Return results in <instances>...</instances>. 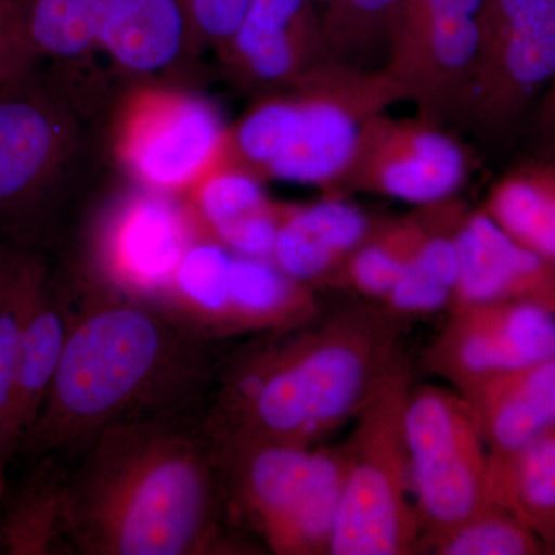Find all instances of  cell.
<instances>
[{
    "label": "cell",
    "instance_id": "cell-1",
    "mask_svg": "<svg viewBox=\"0 0 555 555\" xmlns=\"http://www.w3.org/2000/svg\"><path fill=\"white\" fill-rule=\"evenodd\" d=\"M68 327L60 367L17 455L67 462L119 423L189 411L218 364L196 337L147 299L68 270L56 280Z\"/></svg>",
    "mask_w": 555,
    "mask_h": 555
},
{
    "label": "cell",
    "instance_id": "cell-2",
    "mask_svg": "<svg viewBox=\"0 0 555 555\" xmlns=\"http://www.w3.org/2000/svg\"><path fill=\"white\" fill-rule=\"evenodd\" d=\"M67 469V553L208 555L235 550L214 443L201 412H170L102 430Z\"/></svg>",
    "mask_w": 555,
    "mask_h": 555
},
{
    "label": "cell",
    "instance_id": "cell-3",
    "mask_svg": "<svg viewBox=\"0 0 555 555\" xmlns=\"http://www.w3.org/2000/svg\"><path fill=\"white\" fill-rule=\"evenodd\" d=\"M386 308H353L219 363L201 422L214 443L317 447L357 418L404 360ZM208 389V390H210Z\"/></svg>",
    "mask_w": 555,
    "mask_h": 555
},
{
    "label": "cell",
    "instance_id": "cell-4",
    "mask_svg": "<svg viewBox=\"0 0 555 555\" xmlns=\"http://www.w3.org/2000/svg\"><path fill=\"white\" fill-rule=\"evenodd\" d=\"M35 67L0 80V247L35 251L54 238L91 152L96 98Z\"/></svg>",
    "mask_w": 555,
    "mask_h": 555
},
{
    "label": "cell",
    "instance_id": "cell-5",
    "mask_svg": "<svg viewBox=\"0 0 555 555\" xmlns=\"http://www.w3.org/2000/svg\"><path fill=\"white\" fill-rule=\"evenodd\" d=\"M403 101L406 94L385 69L327 62L287 89L254 98L230 126L228 158L261 181L328 193L363 124Z\"/></svg>",
    "mask_w": 555,
    "mask_h": 555
},
{
    "label": "cell",
    "instance_id": "cell-6",
    "mask_svg": "<svg viewBox=\"0 0 555 555\" xmlns=\"http://www.w3.org/2000/svg\"><path fill=\"white\" fill-rule=\"evenodd\" d=\"M214 448L232 525L246 524L273 554H328L345 492V448L247 441Z\"/></svg>",
    "mask_w": 555,
    "mask_h": 555
},
{
    "label": "cell",
    "instance_id": "cell-7",
    "mask_svg": "<svg viewBox=\"0 0 555 555\" xmlns=\"http://www.w3.org/2000/svg\"><path fill=\"white\" fill-rule=\"evenodd\" d=\"M105 115L109 164L138 188L182 196L228 158L230 126L193 86L127 80Z\"/></svg>",
    "mask_w": 555,
    "mask_h": 555
},
{
    "label": "cell",
    "instance_id": "cell-8",
    "mask_svg": "<svg viewBox=\"0 0 555 555\" xmlns=\"http://www.w3.org/2000/svg\"><path fill=\"white\" fill-rule=\"evenodd\" d=\"M404 358L363 411L345 448L347 473L332 555H406L423 526L412 494L404 409L411 393Z\"/></svg>",
    "mask_w": 555,
    "mask_h": 555
},
{
    "label": "cell",
    "instance_id": "cell-9",
    "mask_svg": "<svg viewBox=\"0 0 555 555\" xmlns=\"http://www.w3.org/2000/svg\"><path fill=\"white\" fill-rule=\"evenodd\" d=\"M155 305L210 343L292 331L320 317L317 292L272 259L244 257L203 235L185 248Z\"/></svg>",
    "mask_w": 555,
    "mask_h": 555
},
{
    "label": "cell",
    "instance_id": "cell-10",
    "mask_svg": "<svg viewBox=\"0 0 555 555\" xmlns=\"http://www.w3.org/2000/svg\"><path fill=\"white\" fill-rule=\"evenodd\" d=\"M404 437L412 494L429 537L495 509L489 492L488 447L476 412L459 390L412 387Z\"/></svg>",
    "mask_w": 555,
    "mask_h": 555
},
{
    "label": "cell",
    "instance_id": "cell-11",
    "mask_svg": "<svg viewBox=\"0 0 555 555\" xmlns=\"http://www.w3.org/2000/svg\"><path fill=\"white\" fill-rule=\"evenodd\" d=\"M488 0H406L385 72L416 107V115L447 126L463 124Z\"/></svg>",
    "mask_w": 555,
    "mask_h": 555
},
{
    "label": "cell",
    "instance_id": "cell-12",
    "mask_svg": "<svg viewBox=\"0 0 555 555\" xmlns=\"http://www.w3.org/2000/svg\"><path fill=\"white\" fill-rule=\"evenodd\" d=\"M198 235L181 196L122 181L93 219L86 261L69 270L155 302Z\"/></svg>",
    "mask_w": 555,
    "mask_h": 555
},
{
    "label": "cell",
    "instance_id": "cell-13",
    "mask_svg": "<svg viewBox=\"0 0 555 555\" xmlns=\"http://www.w3.org/2000/svg\"><path fill=\"white\" fill-rule=\"evenodd\" d=\"M555 79V0H488L463 124L505 133Z\"/></svg>",
    "mask_w": 555,
    "mask_h": 555
},
{
    "label": "cell",
    "instance_id": "cell-14",
    "mask_svg": "<svg viewBox=\"0 0 555 555\" xmlns=\"http://www.w3.org/2000/svg\"><path fill=\"white\" fill-rule=\"evenodd\" d=\"M470 169L469 150L441 124L382 112L363 124L345 171L324 195L366 193L427 206L454 198Z\"/></svg>",
    "mask_w": 555,
    "mask_h": 555
},
{
    "label": "cell",
    "instance_id": "cell-15",
    "mask_svg": "<svg viewBox=\"0 0 555 555\" xmlns=\"http://www.w3.org/2000/svg\"><path fill=\"white\" fill-rule=\"evenodd\" d=\"M555 357V313L532 302L455 306L426 350V366L454 389Z\"/></svg>",
    "mask_w": 555,
    "mask_h": 555
},
{
    "label": "cell",
    "instance_id": "cell-16",
    "mask_svg": "<svg viewBox=\"0 0 555 555\" xmlns=\"http://www.w3.org/2000/svg\"><path fill=\"white\" fill-rule=\"evenodd\" d=\"M217 57L225 76L254 98L287 89L334 62L318 0H254Z\"/></svg>",
    "mask_w": 555,
    "mask_h": 555
},
{
    "label": "cell",
    "instance_id": "cell-17",
    "mask_svg": "<svg viewBox=\"0 0 555 555\" xmlns=\"http://www.w3.org/2000/svg\"><path fill=\"white\" fill-rule=\"evenodd\" d=\"M89 14L102 53L126 80L193 86L203 51L178 0H73Z\"/></svg>",
    "mask_w": 555,
    "mask_h": 555
},
{
    "label": "cell",
    "instance_id": "cell-18",
    "mask_svg": "<svg viewBox=\"0 0 555 555\" xmlns=\"http://www.w3.org/2000/svg\"><path fill=\"white\" fill-rule=\"evenodd\" d=\"M455 306L532 302L555 313V262L511 238L483 210H467L459 235Z\"/></svg>",
    "mask_w": 555,
    "mask_h": 555
},
{
    "label": "cell",
    "instance_id": "cell-19",
    "mask_svg": "<svg viewBox=\"0 0 555 555\" xmlns=\"http://www.w3.org/2000/svg\"><path fill=\"white\" fill-rule=\"evenodd\" d=\"M377 219L346 196L323 195L309 204L284 203L270 259L292 280L313 291L332 286Z\"/></svg>",
    "mask_w": 555,
    "mask_h": 555
},
{
    "label": "cell",
    "instance_id": "cell-20",
    "mask_svg": "<svg viewBox=\"0 0 555 555\" xmlns=\"http://www.w3.org/2000/svg\"><path fill=\"white\" fill-rule=\"evenodd\" d=\"M264 184L225 158L181 198L201 235L244 257L270 259L284 203L270 199Z\"/></svg>",
    "mask_w": 555,
    "mask_h": 555
},
{
    "label": "cell",
    "instance_id": "cell-21",
    "mask_svg": "<svg viewBox=\"0 0 555 555\" xmlns=\"http://www.w3.org/2000/svg\"><path fill=\"white\" fill-rule=\"evenodd\" d=\"M489 451V463L518 454L555 427V357L460 387Z\"/></svg>",
    "mask_w": 555,
    "mask_h": 555
},
{
    "label": "cell",
    "instance_id": "cell-22",
    "mask_svg": "<svg viewBox=\"0 0 555 555\" xmlns=\"http://www.w3.org/2000/svg\"><path fill=\"white\" fill-rule=\"evenodd\" d=\"M67 327V299L43 258L33 275L21 332L13 408V437L17 452L35 425L60 367Z\"/></svg>",
    "mask_w": 555,
    "mask_h": 555
},
{
    "label": "cell",
    "instance_id": "cell-23",
    "mask_svg": "<svg viewBox=\"0 0 555 555\" xmlns=\"http://www.w3.org/2000/svg\"><path fill=\"white\" fill-rule=\"evenodd\" d=\"M418 208L422 241L406 272L383 299L392 315L437 312L452 306L455 297L460 273L456 235L469 208L456 196Z\"/></svg>",
    "mask_w": 555,
    "mask_h": 555
},
{
    "label": "cell",
    "instance_id": "cell-24",
    "mask_svg": "<svg viewBox=\"0 0 555 555\" xmlns=\"http://www.w3.org/2000/svg\"><path fill=\"white\" fill-rule=\"evenodd\" d=\"M67 465L57 456L30 463L0 511V550L9 555L67 553L62 529V489Z\"/></svg>",
    "mask_w": 555,
    "mask_h": 555
},
{
    "label": "cell",
    "instance_id": "cell-25",
    "mask_svg": "<svg viewBox=\"0 0 555 555\" xmlns=\"http://www.w3.org/2000/svg\"><path fill=\"white\" fill-rule=\"evenodd\" d=\"M511 238L555 262V160H524L489 190L481 208Z\"/></svg>",
    "mask_w": 555,
    "mask_h": 555
},
{
    "label": "cell",
    "instance_id": "cell-26",
    "mask_svg": "<svg viewBox=\"0 0 555 555\" xmlns=\"http://www.w3.org/2000/svg\"><path fill=\"white\" fill-rule=\"evenodd\" d=\"M489 492L495 507L555 540V427L511 459L489 463Z\"/></svg>",
    "mask_w": 555,
    "mask_h": 555
},
{
    "label": "cell",
    "instance_id": "cell-27",
    "mask_svg": "<svg viewBox=\"0 0 555 555\" xmlns=\"http://www.w3.org/2000/svg\"><path fill=\"white\" fill-rule=\"evenodd\" d=\"M328 56L358 68H383L406 0H318Z\"/></svg>",
    "mask_w": 555,
    "mask_h": 555
},
{
    "label": "cell",
    "instance_id": "cell-28",
    "mask_svg": "<svg viewBox=\"0 0 555 555\" xmlns=\"http://www.w3.org/2000/svg\"><path fill=\"white\" fill-rule=\"evenodd\" d=\"M422 236L420 208L404 218H378L367 238L346 259L332 286L350 287L383 301L406 272Z\"/></svg>",
    "mask_w": 555,
    "mask_h": 555
},
{
    "label": "cell",
    "instance_id": "cell-29",
    "mask_svg": "<svg viewBox=\"0 0 555 555\" xmlns=\"http://www.w3.org/2000/svg\"><path fill=\"white\" fill-rule=\"evenodd\" d=\"M33 50L42 62L73 73H91L87 65L102 53L87 11L73 0H20Z\"/></svg>",
    "mask_w": 555,
    "mask_h": 555
},
{
    "label": "cell",
    "instance_id": "cell-30",
    "mask_svg": "<svg viewBox=\"0 0 555 555\" xmlns=\"http://www.w3.org/2000/svg\"><path fill=\"white\" fill-rule=\"evenodd\" d=\"M42 259L43 254L30 251L25 255L13 288L0 312V451L9 463L17 455L13 437V408L22 324L33 275Z\"/></svg>",
    "mask_w": 555,
    "mask_h": 555
},
{
    "label": "cell",
    "instance_id": "cell-31",
    "mask_svg": "<svg viewBox=\"0 0 555 555\" xmlns=\"http://www.w3.org/2000/svg\"><path fill=\"white\" fill-rule=\"evenodd\" d=\"M540 537L505 509H489L469 521L433 537L438 555H532L542 550Z\"/></svg>",
    "mask_w": 555,
    "mask_h": 555
},
{
    "label": "cell",
    "instance_id": "cell-32",
    "mask_svg": "<svg viewBox=\"0 0 555 555\" xmlns=\"http://www.w3.org/2000/svg\"><path fill=\"white\" fill-rule=\"evenodd\" d=\"M203 53L218 54L238 30L254 0H178Z\"/></svg>",
    "mask_w": 555,
    "mask_h": 555
},
{
    "label": "cell",
    "instance_id": "cell-33",
    "mask_svg": "<svg viewBox=\"0 0 555 555\" xmlns=\"http://www.w3.org/2000/svg\"><path fill=\"white\" fill-rule=\"evenodd\" d=\"M40 62L28 39L20 0H0V73L17 75Z\"/></svg>",
    "mask_w": 555,
    "mask_h": 555
},
{
    "label": "cell",
    "instance_id": "cell-34",
    "mask_svg": "<svg viewBox=\"0 0 555 555\" xmlns=\"http://www.w3.org/2000/svg\"><path fill=\"white\" fill-rule=\"evenodd\" d=\"M532 141L535 156L555 160V79L537 102Z\"/></svg>",
    "mask_w": 555,
    "mask_h": 555
},
{
    "label": "cell",
    "instance_id": "cell-35",
    "mask_svg": "<svg viewBox=\"0 0 555 555\" xmlns=\"http://www.w3.org/2000/svg\"><path fill=\"white\" fill-rule=\"evenodd\" d=\"M30 251H13L9 248L0 247V312L5 306L17 272L22 264V259Z\"/></svg>",
    "mask_w": 555,
    "mask_h": 555
},
{
    "label": "cell",
    "instance_id": "cell-36",
    "mask_svg": "<svg viewBox=\"0 0 555 555\" xmlns=\"http://www.w3.org/2000/svg\"><path fill=\"white\" fill-rule=\"evenodd\" d=\"M9 466V460L0 451V511H2L3 499H5V467Z\"/></svg>",
    "mask_w": 555,
    "mask_h": 555
},
{
    "label": "cell",
    "instance_id": "cell-37",
    "mask_svg": "<svg viewBox=\"0 0 555 555\" xmlns=\"http://www.w3.org/2000/svg\"><path fill=\"white\" fill-rule=\"evenodd\" d=\"M5 78H10V76H5V75H3V73H0V80H3Z\"/></svg>",
    "mask_w": 555,
    "mask_h": 555
}]
</instances>
